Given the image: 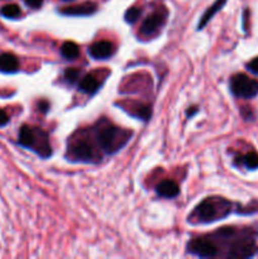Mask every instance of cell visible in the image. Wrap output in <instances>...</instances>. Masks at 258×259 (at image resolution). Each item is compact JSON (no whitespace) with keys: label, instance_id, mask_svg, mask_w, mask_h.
Listing matches in <instances>:
<instances>
[{"label":"cell","instance_id":"13","mask_svg":"<svg viewBox=\"0 0 258 259\" xmlns=\"http://www.w3.org/2000/svg\"><path fill=\"white\" fill-rule=\"evenodd\" d=\"M225 3H227V0H217V2H215L214 4H212L211 7H210L209 9L204 13V15H202L201 20H200L199 25H197V29H202V28L207 24V22H209V20L211 19V18L214 17V15L217 14V13L219 12L223 7H224Z\"/></svg>","mask_w":258,"mask_h":259},{"label":"cell","instance_id":"3","mask_svg":"<svg viewBox=\"0 0 258 259\" xmlns=\"http://www.w3.org/2000/svg\"><path fill=\"white\" fill-rule=\"evenodd\" d=\"M189 252L201 258H212L218 254V248L211 240L195 239L190 242Z\"/></svg>","mask_w":258,"mask_h":259},{"label":"cell","instance_id":"17","mask_svg":"<svg viewBox=\"0 0 258 259\" xmlns=\"http://www.w3.org/2000/svg\"><path fill=\"white\" fill-rule=\"evenodd\" d=\"M243 161H244V164L247 168L249 169L258 168V153H255V152H249V153L245 154Z\"/></svg>","mask_w":258,"mask_h":259},{"label":"cell","instance_id":"15","mask_svg":"<svg viewBox=\"0 0 258 259\" xmlns=\"http://www.w3.org/2000/svg\"><path fill=\"white\" fill-rule=\"evenodd\" d=\"M61 53L67 60H75L80 56V48L75 42H66L61 47Z\"/></svg>","mask_w":258,"mask_h":259},{"label":"cell","instance_id":"10","mask_svg":"<svg viewBox=\"0 0 258 259\" xmlns=\"http://www.w3.org/2000/svg\"><path fill=\"white\" fill-rule=\"evenodd\" d=\"M19 70V61L13 53L0 55V71L5 73L17 72Z\"/></svg>","mask_w":258,"mask_h":259},{"label":"cell","instance_id":"4","mask_svg":"<svg viewBox=\"0 0 258 259\" xmlns=\"http://www.w3.org/2000/svg\"><path fill=\"white\" fill-rule=\"evenodd\" d=\"M166 15H167V12L164 9L157 10V12H154L153 14L149 15V17L142 23V28H141L142 34L151 35L153 34V33H156L157 30L162 27L164 20H166Z\"/></svg>","mask_w":258,"mask_h":259},{"label":"cell","instance_id":"21","mask_svg":"<svg viewBox=\"0 0 258 259\" xmlns=\"http://www.w3.org/2000/svg\"><path fill=\"white\" fill-rule=\"evenodd\" d=\"M24 3L33 9H38V8L42 7L43 0H24Z\"/></svg>","mask_w":258,"mask_h":259},{"label":"cell","instance_id":"20","mask_svg":"<svg viewBox=\"0 0 258 259\" xmlns=\"http://www.w3.org/2000/svg\"><path fill=\"white\" fill-rule=\"evenodd\" d=\"M248 70L250 71V72L255 73V75H258V57L253 58L252 61H250L249 63H248Z\"/></svg>","mask_w":258,"mask_h":259},{"label":"cell","instance_id":"7","mask_svg":"<svg viewBox=\"0 0 258 259\" xmlns=\"http://www.w3.org/2000/svg\"><path fill=\"white\" fill-rule=\"evenodd\" d=\"M71 152L75 156V158L80 159V161L89 162L95 157L93 146L88 141H77L71 148Z\"/></svg>","mask_w":258,"mask_h":259},{"label":"cell","instance_id":"23","mask_svg":"<svg viewBox=\"0 0 258 259\" xmlns=\"http://www.w3.org/2000/svg\"><path fill=\"white\" fill-rule=\"evenodd\" d=\"M38 108H39L40 111H47L48 103H46V101H40V103L38 104Z\"/></svg>","mask_w":258,"mask_h":259},{"label":"cell","instance_id":"6","mask_svg":"<svg viewBox=\"0 0 258 259\" xmlns=\"http://www.w3.org/2000/svg\"><path fill=\"white\" fill-rule=\"evenodd\" d=\"M257 248H255L254 243L249 242V240H243V242L237 243V244L233 245V248L230 249L228 257L230 258H248L252 257L255 253Z\"/></svg>","mask_w":258,"mask_h":259},{"label":"cell","instance_id":"14","mask_svg":"<svg viewBox=\"0 0 258 259\" xmlns=\"http://www.w3.org/2000/svg\"><path fill=\"white\" fill-rule=\"evenodd\" d=\"M99 88L98 80L93 75H86L80 81V90L86 94H94Z\"/></svg>","mask_w":258,"mask_h":259},{"label":"cell","instance_id":"8","mask_svg":"<svg viewBox=\"0 0 258 259\" xmlns=\"http://www.w3.org/2000/svg\"><path fill=\"white\" fill-rule=\"evenodd\" d=\"M113 52L114 46L109 40H100V42L94 43L90 47L91 57L96 58V60H104V58L110 57Z\"/></svg>","mask_w":258,"mask_h":259},{"label":"cell","instance_id":"2","mask_svg":"<svg viewBox=\"0 0 258 259\" xmlns=\"http://www.w3.org/2000/svg\"><path fill=\"white\" fill-rule=\"evenodd\" d=\"M230 89L237 98L252 99L258 95V81L248 77L247 75L238 73L230 80Z\"/></svg>","mask_w":258,"mask_h":259},{"label":"cell","instance_id":"11","mask_svg":"<svg viewBox=\"0 0 258 259\" xmlns=\"http://www.w3.org/2000/svg\"><path fill=\"white\" fill-rule=\"evenodd\" d=\"M179 185L175 181L171 180H166V181H162L161 184L157 186V194L162 197H175L179 195Z\"/></svg>","mask_w":258,"mask_h":259},{"label":"cell","instance_id":"19","mask_svg":"<svg viewBox=\"0 0 258 259\" xmlns=\"http://www.w3.org/2000/svg\"><path fill=\"white\" fill-rule=\"evenodd\" d=\"M78 76H80V71L76 68H68L65 71V78L70 83H75L78 80Z\"/></svg>","mask_w":258,"mask_h":259},{"label":"cell","instance_id":"12","mask_svg":"<svg viewBox=\"0 0 258 259\" xmlns=\"http://www.w3.org/2000/svg\"><path fill=\"white\" fill-rule=\"evenodd\" d=\"M34 137H35V128H32V126L23 125L19 131V138H18V142H19L20 146L25 147V148H32L33 143H34Z\"/></svg>","mask_w":258,"mask_h":259},{"label":"cell","instance_id":"9","mask_svg":"<svg viewBox=\"0 0 258 259\" xmlns=\"http://www.w3.org/2000/svg\"><path fill=\"white\" fill-rule=\"evenodd\" d=\"M98 7L94 3H83L80 5H72V7L63 8L61 10L62 14L66 15H73V17H81V15H90L96 12Z\"/></svg>","mask_w":258,"mask_h":259},{"label":"cell","instance_id":"16","mask_svg":"<svg viewBox=\"0 0 258 259\" xmlns=\"http://www.w3.org/2000/svg\"><path fill=\"white\" fill-rule=\"evenodd\" d=\"M0 14L5 18H9V19H14V18H18L22 14V10L17 4H8L2 8Z\"/></svg>","mask_w":258,"mask_h":259},{"label":"cell","instance_id":"24","mask_svg":"<svg viewBox=\"0 0 258 259\" xmlns=\"http://www.w3.org/2000/svg\"><path fill=\"white\" fill-rule=\"evenodd\" d=\"M196 111H197V109H196V108H195V109H192V110H189V111H187V115H189V116H191L192 114H194V113H196Z\"/></svg>","mask_w":258,"mask_h":259},{"label":"cell","instance_id":"1","mask_svg":"<svg viewBox=\"0 0 258 259\" xmlns=\"http://www.w3.org/2000/svg\"><path fill=\"white\" fill-rule=\"evenodd\" d=\"M128 136H131V133L120 131L114 125L101 126L98 131L99 143L106 153H114L116 149L125 144V142L128 141Z\"/></svg>","mask_w":258,"mask_h":259},{"label":"cell","instance_id":"25","mask_svg":"<svg viewBox=\"0 0 258 259\" xmlns=\"http://www.w3.org/2000/svg\"><path fill=\"white\" fill-rule=\"evenodd\" d=\"M63 2H71V0H63Z\"/></svg>","mask_w":258,"mask_h":259},{"label":"cell","instance_id":"18","mask_svg":"<svg viewBox=\"0 0 258 259\" xmlns=\"http://www.w3.org/2000/svg\"><path fill=\"white\" fill-rule=\"evenodd\" d=\"M142 14V10L139 9V8H131V9H128L125 12V15H124V18H125V20L128 23H134L137 22V20L139 19V17H141Z\"/></svg>","mask_w":258,"mask_h":259},{"label":"cell","instance_id":"22","mask_svg":"<svg viewBox=\"0 0 258 259\" xmlns=\"http://www.w3.org/2000/svg\"><path fill=\"white\" fill-rule=\"evenodd\" d=\"M8 121H9V116H8V114L5 113L4 110H2V109H0V126L7 125Z\"/></svg>","mask_w":258,"mask_h":259},{"label":"cell","instance_id":"5","mask_svg":"<svg viewBox=\"0 0 258 259\" xmlns=\"http://www.w3.org/2000/svg\"><path fill=\"white\" fill-rule=\"evenodd\" d=\"M197 218H199L200 222L202 223H209L217 220V218L223 217L222 214H219V209H218V205L215 204L211 200H205L202 201L199 206L195 210Z\"/></svg>","mask_w":258,"mask_h":259}]
</instances>
